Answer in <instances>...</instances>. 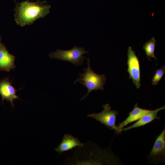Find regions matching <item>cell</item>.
Returning a JSON list of instances; mask_svg holds the SVG:
<instances>
[{
	"instance_id": "3",
	"label": "cell",
	"mask_w": 165,
	"mask_h": 165,
	"mask_svg": "<svg viewBox=\"0 0 165 165\" xmlns=\"http://www.w3.org/2000/svg\"><path fill=\"white\" fill-rule=\"evenodd\" d=\"M88 53L83 48L75 46L69 50L57 49L55 52H51L49 55L51 58L67 61L78 66L82 65L83 60L86 58L82 55Z\"/></svg>"
},
{
	"instance_id": "7",
	"label": "cell",
	"mask_w": 165,
	"mask_h": 165,
	"mask_svg": "<svg viewBox=\"0 0 165 165\" xmlns=\"http://www.w3.org/2000/svg\"><path fill=\"white\" fill-rule=\"evenodd\" d=\"M11 83L8 77L0 79V94L3 103L6 100L9 102L12 106L14 107L13 101L16 99H20L16 94V91L18 90H16Z\"/></svg>"
},
{
	"instance_id": "8",
	"label": "cell",
	"mask_w": 165,
	"mask_h": 165,
	"mask_svg": "<svg viewBox=\"0 0 165 165\" xmlns=\"http://www.w3.org/2000/svg\"><path fill=\"white\" fill-rule=\"evenodd\" d=\"M0 36V71L9 72L16 68L14 63L15 57L10 54Z\"/></svg>"
},
{
	"instance_id": "2",
	"label": "cell",
	"mask_w": 165,
	"mask_h": 165,
	"mask_svg": "<svg viewBox=\"0 0 165 165\" xmlns=\"http://www.w3.org/2000/svg\"><path fill=\"white\" fill-rule=\"evenodd\" d=\"M90 63V60L88 58L87 59V66L83 69L84 73H80L79 77L77 78L74 83L75 84L79 82L85 86L88 90L87 93L82 97L81 101L86 98L92 91L104 90L105 89L104 86L106 80L105 75L104 74L100 75L95 73L91 69Z\"/></svg>"
},
{
	"instance_id": "4",
	"label": "cell",
	"mask_w": 165,
	"mask_h": 165,
	"mask_svg": "<svg viewBox=\"0 0 165 165\" xmlns=\"http://www.w3.org/2000/svg\"><path fill=\"white\" fill-rule=\"evenodd\" d=\"M103 111L98 113L89 114L87 117L95 119L110 130H114L117 134H121L116 124V118L118 114V112L112 110L108 104L102 105Z\"/></svg>"
},
{
	"instance_id": "6",
	"label": "cell",
	"mask_w": 165,
	"mask_h": 165,
	"mask_svg": "<svg viewBox=\"0 0 165 165\" xmlns=\"http://www.w3.org/2000/svg\"><path fill=\"white\" fill-rule=\"evenodd\" d=\"M165 129L157 137L148 157L154 162L160 163L165 161Z\"/></svg>"
},
{
	"instance_id": "10",
	"label": "cell",
	"mask_w": 165,
	"mask_h": 165,
	"mask_svg": "<svg viewBox=\"0 0 165 165\" xmlns=\"http://www.w3.org/2000/svg\"><path fill=\"white\" fill-rule=\"evenodd\" d=\"M152 111L139 107L138 104L136 103L134 109L129 113L128 117L123 122L119 123L117 127L120 132L121 133L122 129L128 124L139 120L143 116Z\"/></svg>"
},
{
	"instance_id": "1",
	"label": "cell",
	"mask_w": 165,
	"mask_h": 165,
	"mask_svg": "<svg viewBox=\"0 0 165 165\" xmlns=\"http://www.w3.org/2000/svg\"><path fill=\"white\" fill-rule=\"evenodd\" d=\"M15 2V20L21 27L31 25L36 20L45 16L49 13L51 7L46 1L40 0L35 2L27 0L20 3Z\"/></svg>"
},
{
	"instance_id": "5",
	"label": "cell",
	"mask_w": 165,
	"mask_h": 165,
	"mask_svg": "<svg viewBox=\"0 0 165 165\" xmlns=\"http://www.w3.org/2000/svg\"><path fill=\"white\" fill-rule=\"evenodd\" d=\"M128 59L127 64L128 66L127 71L134 85L137 89L140 87V71L139 60L135 52L129 46L127 50Z\"/></svg>"
},
{
	"instance_id": "11",
	"label": "cell",
	"mask_w": 165,
	"mask_h": 165,
	"mask_svg": "<svg viewBox=\"0 0 165 165\" xmlns=\"http://www.w3.org/2000/svg\"><path fill=\"white\" fill-rule=\"evenodd\" d=\"M165 108V106L164 105L156 110H152L150 112L143 116L133 125L128 127L123 128L122 131H127L132 129L144 126L155 119H160V117L157 116V114L159 111L164 109Z\"/></svg>"
},
{
	"instance_id": "9",
	"label": "cell",
	"mask_w": 165,
	"mask_h": 165,
	"mask_svg": "<svg viewBox=\"0 0 165 165\" xmlns=\"http://www.w3.org/2000/svg\"><path fill=\"white\" fill-rule=\"evenodd\" d=\"M84 145V144L77 138L71 134H66L64 136L61 143L55 148V150L60 155L63 152L72 150L73 148L82 147Z\"/></svg>"
},
{
	"instance_id": "12",
	"label": "cell",
	"mask_w": 165,
	"mask_h": 165,
	"mask_svg": "<svg viewBox=\"0 0 165 165\" xmlns=\"http://www.w3.org/2000/svg\"><path fill=\"white\" fill-rule=\"evenodd\" d=\"M156 42V40L153 36L149 40L146 42L143 46L142 49L144 50L146 57L149 60H151L152 57L157 60L154 54Z\"/></svg>"
},
{
	"instance_id": "13",
	"label": "cell",
	"mask_w": 165,
	"mask_h": 165,
	"mask_svg": "<svg viewBox=\"0 0 165 165\" xmlns=\"http://www.w3.org/2000/svg\"><path fill=\"white\" fill-rule=\"evenodd\" d=\"M165 72V66L163 65L160 68L157 69L153 76L152 80L153 85H157Z\"/></svg>"
}]
</instances>
